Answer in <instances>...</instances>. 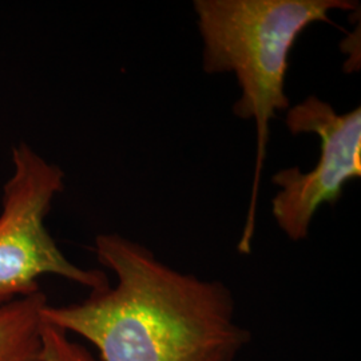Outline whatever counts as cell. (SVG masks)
I'll list each match as a JSON object with an SVG mask.
<instances>
[{
  "label": "cell",
  "mask_w": 361,
  "mask_h": 361,
  "mask_svg": "<svg viewBox=\"0 0 361 361\" xmlns=\"http://www.w3.org/2000/svg\"><path fill=\"white\" fill-rule=\"evenodd\" d=\"M94 252L116 285L77 304H47L43 319L87 340L102 361H237L249 345L224 283L176 271L116 233L99 234Z\"/></svg>",
  "instance_id": "1"
},
{
  "label": "cell",
  "mask_w": 361,
  "mask_h": 361,
  "mask_svg": "<svg viewBox=\"0 0 361 361\" xmlns=\"http://www.w3.org/2000/svg\"><path fill=\"white\" fill-rule=\"evenodd\" d=\"M13 173L3 185L0 210V307L40 292L39 279L58 276L101 289L104 271L73 264L46 226L54 198L65 190V173L25 141L13 146Z\"/></svg>",
  "instance_id": "3"
},
{
  "label": "cell",
  "mask_w": 361,
  "mask_h": 361,
  "mask_svg": "<svg viewBox=\"0 0 361 361\" xmlns=\"http://www.w3.org/2000/svg\"><path fill=\"white\" fill-rule=\"evenodd\" d=\"M286 128L293 135H319L320 158L316 168L279 171L273 182L280 192L271 201V212L280 229L292 241H302L310 222L323 204L335 205L349 180L361 177V109L340 114L310 95L286 114Z\"/></svg>",
  "instance_id": "4"
},
{
  "label": "cell",
  "mask_w": 361,
  "mask_h": 361,
  "mask_svg": "<svg viewBox=\"0 0 361 361\" xmlns=\"http://www.w3.org/2000/svg\"><path fill=\"white\" fill-rule=\"evenodd\" d=\"M47 304L40 290L0 307V361H40L43 310Z\"/></svg>",
  "instance_id": "5"
},
{
  "label": "cell",
  "mask_w": 361,
  "mask_h": 361,
  "mask_svg": "<svg viewBox=\"0 0 361 361\" xmlns=\"http://www.w3.org/2000/svg\"><path fill=\"white\" fill-rule=\"evenodd\" d=\"M352 0H195L207 74L233 73L241 89L234 114L253 119L257 130L255 180L245 228L238 245L250 253L261 174L276 111L289 109L285 75L298 37L331 11L356 10Z\"/></svg>",
  "instance_id": "2"
},
{
  "label": "cell",
  "mask_w": 361,
  "mask_h": 361,
  "mask_svg": "<svg viewBox=\"0 0 361 361\" xmlns=\"http://www.w3.org/2000/svg\"><path fill=\"white\" fill-rule=\"evenodd\" d=\"M40 361H98L83 344L43 319Z\"/></svg>",
  "instance_id": "6"
}]
</instances>
